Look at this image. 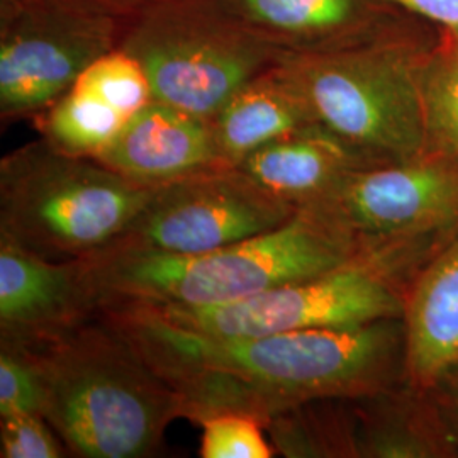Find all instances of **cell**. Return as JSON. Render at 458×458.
Returning <instances> with one entry per match:
<instances>
[{"label":"cell","instance_id":"1","mask_svg":"<svg viewBox=\"0 0 458 458\" xmlns=\"http://www.w3.org/2000/svg\"><path fill=\"white\" fill-rule=\"evenodd\" d=\"M100 316L181 395L183 418L202 423L243 412L262 425L314 401L357 399L408 380L403 318L370 325L221 338L172 327L128 302Z\"/></svg>","mask_w":458,"mask_h":458},{"label":"cell","instance_id":"2","mask_svg":"<svg viewBox=\"0 0 458 458\" xmlns=\"http://www.w3.org/2000/svg\"><path fill=\"white\" fill-rule=\"evenodd\" d=\"M22 344L41 369L43 416L72 455H155L168 425L183 418L181 395L100 314Z\"/></svg>","mask_w":458,"mask_h":458},{"label":"cell","instance_id":"3","mask_svg":"<svg viewBox=\"0 0 458 458\" xmlns=\"http://www.w3.org/2000/svg\"><path fill=\"white\" fill-rule=\"evenodd\" d=\"M367 246L310 209L285 225L204 253L113 250L89 259L100 297L109 302L217 306L319 276L359 257Z\"/></svg>","mask_w":458,"mask_h":458},{"label":"cell","instance_id":"4","mask_svg":"<svg viewBox=\"0 0 458 458\" xmlns=\"http://www.w3.org/2000/svg\"><path fill=\"white\" fill-rule=\"evenodd\" d=\"M457 229L369 245L314 277L217 306L140 304L172 327L221 338L370 325L404 316L411 284Z\"/></svg>","mask_w":458,"mask_h":458},{"label":"cell","instance_id":"5","mask_svg":"<svg viewBox=\"0 0 458 458\" xmlns=\"http://www.w3.org/2000/svg\"><path fill=\"white\" fill-rule=\"evenodd\" d=\"M151 191L39 138L0 162V243L53 262L94 259L119 242Z\"/></svg>","mask_w":458,"mask_h":458},{"label":"cell","instance_id":"6","mask_svg":"<svg viewBox=\"0 0 458 458\" xmlns=\"http://www.w3.org/2000/svg\"><path fill=\"white\" fill-rule=\"evenodd\" d=\"M437 24L357 48L285 56L318 124L376 165L423 155L421 70Z\"/></svg>","mask_w":458,"mask_h":458},{"label":"cell","instance_id":"7","mask_svg":"<svg viewBox=\"0 0 458 458\" xmlns=\"http://www.w3.org/2000/svg\"><path fill=\"white\" fill-rule=\"evenodd\" d=\"M119 48L145 68L153 100L206 119L285 58L219 0H164L130 21Z\"/></svg>","mask_w":458,"mask_h":458},{"label":"cell","instance_id":"8","mask_svg":"<svg viewBox=\"0 0 458 458\" xmlns=\"http://www.w3.org/2000/svg\"><path fill=\"white\" fill-rule=\"evenodd\" d=\"M128 24L92 0H0L2 123L43 114Z\"/></svg>","mask_w":458,"mask_h":458},{"label":"cell","instance_id":"9","mask_svg":"<svg viewBox=\"0 0 458 458\" xmlns=\"http://www.w3.org/2000/svg\"><path fill=\"white\" fill-rule=\"evenodd\" d=\"M297 209L238 166L217 165L153 187L111 250L204 253L285 225ZM106 253V251H104Z\"/></svg>","mask_w":458,"mask_h":458},{"label":"cell","instance_id":"10","mask_svg":"<svg viewBox=\"0 0 458 458\" xmlns=\"http://www.w3.org/2000/svg\"><path fill=\"white\" fill-rule=\"evenodd\" d=\"M301 209L323 216L363 246L458 228V155L353 170Z\"/></svg>","mask_w":458,"mask_h":458},{"label":"cell","instance_id":"11","mask_svg":"<svg viewBox=\"0 0 458 458\" xmlns=\"http://www.w3.org/2000/svg\"><path fill=\"white\" fill-rule=\"evenodd\" d=\"M285 56L357 48L431 24L394 0H219Z\"/></svg>","mask_w":458,"mask_h":458},{"label":"cell","instance_id":"12","mask_svg":"<svg viewBox=\"0 0 458 458\" xmlns=\"http://www.w3.org/2000/svg\"><path fill=\"white\" fill-rule=\"evenodd\" d=\"M87 260L53 262L0 243V340L33 344L98 316Z\"/></svg>","mask_w":458,"mask_h":458},{"label":"cell","instance_id":"13","mask_svg":"<svg viewBox=\"0 0 458 458\" xmlns=\"http://www.w3.org/2000/svg\"><path fill=\"white\" fill-rule=\"evenodd\" d=\"M98 162L147 187L226 165L209 119L160 100H151L132 115Z\"/></svg>","mask_w":458,"mask_h":458},{"label":"cell","instance_id":"14","mask_svg":"<svg viewBox=\"0 0 458 458\" xmlns=\"http://www.w3.org/2000/svg\"><path fill=\"white\" fill-rule=\"evenodd\" d=\"M236 166L299 211L350 172L376 164L321 124H312L253 151Z\"/></svg>","mask_w":458,"mask_h":458},{"label":"cell","instance_id":"15","mask_svg":"<svg viewBox=\"0 0 458 458\" xmlns=\"http://www.w3.org/2000/svg\"><path fill=\"white\" fill-rule=\"evenodd\" d=\"M403 321L408 382L428 387L458 363V229L412 280Z\"/></svg>","mask_w":458,"mask_h":458},{"label":"cell","instance_id":"16","mask_svg":"<svg viewBox=\"0 0 458 458\" xmlns=\"http://www.w3.org/2000/svg\"><path fill=\"white\" fill-rule=\"evenodd\" d=\"M209 121L219 157L231 166L289 132L318 124L284 60L240 87Z\"/></svg>","mask_w":458,"mask_h":458},{"label":"cell","instance_id":"17","mask_svg":"<svg viewBox=\"0 0 458 458\" xmlns=\"http://www.w3.org/2000/svg\"><path fill=\"white\" fill-rule=\"evenodd\" d=\"M353 452L359 458H452L433 403L408 380L352 399Z\"/></svg>","mask_w":458,"mask_h":458},{"label":"cell","instance_id":"18","mask_svg":"<svg viewBox=\"0 0 458 458\" xmlns=\"http://www.w3.org/2000/svg\"><path fill=\"white\" fill-rule=\"evenodd\" d=\"M128 121L100 98L72 87L34 124L49 147L70 157L98 160Z\"/></svg>","mask_w":458,"mask_h":458},{"label":"cell","instance_id":"19","mask_svg":"<svg viewBox=\"0 0 458 458\" xmlns=\"http://www.w3.org/2000/svg\"><path fill=\"white\" fill-rule=\"evenodd\" d=\"M423 153L458 155V62L437 38L421 70Z\"/></svg>","mask_w":458,"mask_h":458},{"label":"cell","instance_id":"20","mask_svg":"<svg viewBox=\"0 0 458 458\" xmlns=\"http://www.w3.org/2000/svg\"><path fill=\"white\" fill-rule=\"evenodd\" d=\"M72 87L100 98L128 119L153 100L145 68L123 48L98 56Z\"/></svg>","mask_w":458,"mask_h":458},{"label":"cell","instance_id":"21","mask_svg":"<svg viewBox=\"0 0 458 458\" xmlns=\"http://www.w3.org/2000/svg\"><path fill=\"white\" fill-rule=\"evenodd\" d=\"M45 382L39 363L26 344L0 340V418L41 412Z\"/></svg>","mask_w":458,"mask_h":458},{"label":"cell","instance_id":"22","mask_svg":"<svg viewBox=\"0 0 458 458\" xmlns=\"http://www.w3.org/2000/svg\"><path fill=\"white\" fill-rule=\"evenodd\" d=\"M202 458H270L274 445L267 442L262 423L243 412H219L202 423Z\"/></svg>","mask_w":458,"mask_h":458},{"label":"cell","instance_id":"23","mask_svg":"<svg viewBox=\"0 0 458 458\" xmlns=\"http://www.w3.org/2000/svg\"><path fill=\"white\" fill-rule=\"evenodd\" d=\"M58 433L41 412L2 418L0 457L60 458L65 455Z\"/></svg>","mask_w":458,"mask_h":458},{"label":"cell","instance_id":"24","mask_svg":"<svg viewBox=\"0 0 458 458\" xmlns=\"http://www.w3.org/2000/svg\"><path fill=\"white\" fill-rule=\"evenodd\" d=\"M423 389L433 403L452 458H458V363Z\"/></svg>","mask_w":458,"mask_h":458},{"label":"cell","instance_id":"25","mask_svg":"<svg viewBox=\"0 0 458 458\" xmlns=\"http://www.w3.org/2000/svg\"><path fill=\"white\" fill-rule=\"evenodd\" d=\"M437 26H458V0H394Z\"/></svg>","mask_w":458,"mask_h":458},{"label":"cell","instance_id":"26","mask_svg":"<svg viewBox=\"0 0 458 458\" xmlns=\"http://www.w3.org/2000/svg\"><path fill=\"white\" fill-rule=\"evenodd\" d=\"M92 2L109 9L117 16L126 17L131 21L138 14H141L143 11H147L149 7H153L164 0H92Z\"/></svg>","mask_w":458,"mask_h":458},{"label":"cell","instance_id":"27","mask_svg":"<svg viewBox=\"0 0 458 458\" xmlns=\"http://www.w3.org/2000/svg\"><path fill=\"white\" fill-rule=\"evenodd\" d=\"M438 41L448 49L458 62V26H437Z\"/></svg>","mask_w":458,"mask_h":458}]
</instances>
